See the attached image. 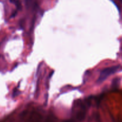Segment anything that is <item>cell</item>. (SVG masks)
<instances>
[{
	"instance_id": "cell-1",
	"label": "cell",
	"mask_w": 122,
	"mask_h": 122,
	"mask_svg": "<svg viewBox=\"0 0 122 122\" xmlns=\"http://www.w3.org/2000/svg\"><path fill=\"white\" fill-rule=\"evenodd\" d=\"M120 66L119 65H117V66H110V67L106 68H104L101 71L100 74H99V78L97 80V82L98 83H101L102 82L105 80L107 78L111 76V74H113L115 72H117L118 70L119 69Z\"/></svg>"
},
{
	"instance_id": "cell-2",
	"label": "cell",
	"mask_w": 122,
	"mask_h": 122,
	"mask_svg": "<svg viewBox=\"0 0 122 122\" xmlns=\"http://www.w3.org/2000/svg\"><path fill=\"white\" fill-rule=\"evenodd\" d=\"M119 1H120V2H122V0H119Z\"/></svg>"
}]
</instances>
